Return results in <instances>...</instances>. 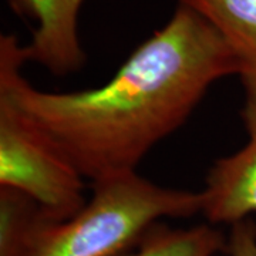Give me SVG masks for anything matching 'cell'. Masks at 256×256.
I'll return each mask as SVG.
<instances>
[{
    "label": "cell",
    "instance_id": "1",
    "mask_svg": "<svg viewBox=\"0 0 256 256\" xmlns=\"http://www.w3.org/2000/svg\"><path fill=\"white\" fill-rule=\"evenodd\" d=\"M28 62L18 37L0 36V92L92 182L137 171L160 141L185 124L215 82L239 74L222 34L180 2L170 20L102 86L38 90L23 76Z\"/></svg>",
    "mask_w": 256,
    "mask_h": 256
},
{
    "label": "cell",
    "instance_id": "7",
    "mask_svg": "<svg viewBox=\"0 0 256 256\" xmlns=\"http://www.w3.org/2000/svg\"><path fill=\"white\" fill-rule=\"evenodd\" d=\"M53 220H57L28 195L0 188V256H32Z\"/></svg>",
    "mask_w": 256,
    "mask_h": 256
},
{
    "label": "cell",
    "instance_id": "5",
    "mask_svg": "<svg viewBox=\"0 0 256 256\" xmlns=\"http://www.w3.org/2000/svg\"><path fill=\"white\" fill-rule=\"evenodd\" d=\"M86 0H8L18 14L36 23L32 42L26 44L28 62L54 76L82 70L86 52L78 34V16Z\"/></svg>",
    "mask_w": 256,
    "mask_h": 256
},
{
    "label": "cell",
    "instance_id": "2",
    "mask_svg": "<svg viewBox=\"0 0 256 256\" xmlns=\"http://www.w3.org/2000/svg\"><path fill=\"white\" fill-rule=\"evenodd\" d=\"M92 186L82 210L48 224L32 256H120L164 218H191L202 210L201 192L165 188L137 171Z\"/></svg>",
    "mask_w": 256,
    "mask_h": 256
},
{
    "label": "cell",
    "instance_id": "4",
    "mask_svg": "<svg viewBox=\"0 0 256 256\" xmlns=\"http://www.w3.org/2000/svg\"><path fill=\"white\" fill-rule=\"evenodd\" d=\"M242 86L245 102L240 117L248 132L246 144L212 164L201 191V214L215 226L234 225L256 214V82Z\"/></svg>",
    "mask_w": 256,
    "mask_h": 256
},
{
    "label": "cell",
    "instance_id": "6",
    "mask_svg": "<svg viewBox=\"0 0 256 256\" xmlns=\"http://www.w3.org/2000/svg\"><path fill=\"white\" fill-rule=\"evenodd\" d=\"M220 32L239 64L242 82H256V0H178Z\"/></svg>",
    "mask_w": 256,
    "mask_h": 256
},
{
    "label": "cell",
    "instance_id": "3",
    "mask_svg": "<svg viewBox=\"0 0 256 256\" xmlns=\"http://www.w3.org/2000/svg\"><path fill=\"white\" fill-rule=\"evenodd\" d=\"M84 176L72 161L0 92V188L22 192L54 220L82 210Z\"/></svg>",
    "mask_w": 256,
    "mask_h": 256
},
{
    "label": "cell",
    "instance_id": "9",
    "mask_svg": "<svg viewBox=\"0 0 256 256\" xmlns=\"http://www.w3.org/2000/svg\"><path fill=\"white\" fill-rule=\"evenodd\" d=\"M226 254L229 256H256V224L252 218L230 225Z\"/></svg>",
    "mask_w": 256,
    "mask_h": 256
},
{
    "label": "cell",
    "instance_id": "8",
    "mask_svg": "<svg viewBox=\"0 0 256 256\" xmlns=\"http://www.w3.org/2000/svg\"><path fill=\"white\" fill-rule=\"evenodd\" d=\"M228 236L210 224L171 228L156 224L132 249L120 256H216L226 252Z\"/></svg>",
    "mask_w": 256,
    "mask_h": 256
}]
</instances>
